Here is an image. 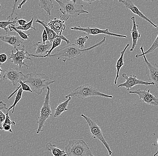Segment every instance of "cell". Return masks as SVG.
Returning a JSON list of instances; mask_svg holds the SVG:
<instances>
[{
  "instance_id": "16",
  "label": "cell",
  "mask_w": 158,
  "mask_h": 156,
  "mask_svg": "<svg viewBox=\"0 0 158 156\" xmlns=\"http://www.w3.org/2000/svg\"><path fill=\"white\" fill-rule=\"evenodd\" d=\"M35 23H39V24H41V25L44 27V29H45L46 32H47V35H48V40H49V42H50V43H52V41L54 39L58 38V37L61 38V39H62V40L65 41L67 44H69L70 43V40H68L63 35L61 36L57 35L54 31H53L51 28L49 27L48 25V23L45 22L44 21L40 20L37 19L35 20Z\"/></svg>"
},
{
  "instance_id": "6",
  "label": "cell",
  "mask_w": 158,
  "mask_h": 156,
  "mask_svg": "<svg viewBox=\"0 0 158 156\" xmlns=\"http://www.w3.org/2000/svg\"><path fill=\"white\" fill-rule=\"evenodd\" d=\"M50 88L48 86L44 103L40 109L38 120L36 122L38 124V128L36 131L37 134H39L43 131V128L44 127L45 121L52 115V109L50 105Z\"/></svg>"
},
{
  "instance_id": "44",
  "label": "cell",
  "mask_w": 158,
  "mask_h": 156,
  "mask_svg": "<svg viewBox=\"0 0 158 156\" xmlns=\"http://www.w3.org/2000/svg\"><path fill=\"white\" fill-rule=\"evenodd\" d=\"M1 8H2V6H1V3H0V10H1Z\"/></svg>"
},
{
  "instance_id": "27",
  "label": "cell",
  "mask_w": 158,
  "mask_h": 156,
  "mask_svg": "<svg viewBox=\"0 0 158 156\" xmlns=\"http://www.w3.org/2000/svg\"><path fill=\"white\" fill-rule=\"evenodd\" d=\"M89 36H80L76 38L74 44L77 45L80 49H85V43L87 42Z\"/></svg>"
},
{
  "instance_id": "2",
  "label": "cell",
  "mask_w": 158,
  "mask_h": 156,
  "mask_svg": "<svg viewBox=\"0 0 158 156\" xmlns=\"http://www.w3.org/2000/svg\"><path fill=\"white\" fill-rule=\"evenodd\" d=\"M23 82L28 84L32 92L40 95L47 87L56 82L44 73H28L24 75Z\"/></svg>"
},
{
  "instance_id": "11",
  "label": "cell",
  "mask_w": 158,
  "mask_h": 156,
  "mask_svg": "<svg viewBox=\"0 0 158 156\" xmlns=\"http://www.w3.org/2000/svg\"><path fill=\"white\" fill-rule=\"evenodd\" d=\"M143 56L144 58L146 75L148 79L150 82L154 83V85H155L158 90V65L155 63L149 62L146 55H143Z\"/></svg>"
},
{
  "instance_id": "26",
  "label": "cell",
  "mask_w": 158,
  "mask_h": 156,
  "mask_svg": "<svg viewBox=\"0 0 158 156\" xmlns=\"http://www.w3.org/2000/svg\"><path fill=\"white\" fill-rule=\"evenodd\" d=\"M23 92V90L22 88L20 86V87L19 88L18 90L17 91V93L16 95L15 98V101L14 102L13 104H12V106L10 107L9 108H8L7 111L9 112L11 109H12V113H14L15 108V106H16L17 103L19 102V101L21 99Z\"/></svg>"
},
{
  "instance_id": "15",
  "label": "cell",
  "mask_w": 158,
  "mask_h": 156,
  "mask_svg": "<svg viewBox=\"0 0 158 156\" xmlns=\"http://www.w3.org/2000/svg\"><path fill=\"white\" fill-rule=\"evenodd\" d=\"M0 40L11 45L15 49L20 46L24 41L18 34L16 35H11L7 34L0 35Z\"/></svg>"
},
{
  "instance_id": "33",
  "label": "cell",
  "mask_w": 158,
  "mask_h": 156,
  "mask_svg": "<svg viewBox=\"0 0 158 156\" xmlns=\"http://www.w3.org/2000/svg\"><path fill=\"white\" fill-rule=\"evenodd\" d=\"M6 115L2 110L0 111V130H3L4 122L6 120Z\"/></svg>"
},
{
  "instance_id": "24",
  "label": "cell",
  "mask_w": 158,
  "mask_h": 156,
  "mask_svg": "<svg viewBox=\"0 0 158 156\" xmlns=\"http://www.w3.org/2000/svg\"><path fill=\"white\" fill-rule=\"evenodd\" d=\"M158 48V34L157 37H156L155 41L153 42L152 45H151V47L148 49L146 52H144V49L143 46H141L140 47V50L142 51V54L138 55L137 54L135 56L136 58H138L139 57H142L143 55H147L148 54H151L153 53L155 50H156Z\"/></svg>"
},
{
  "instance_id": "25",
  "label": "cell",
  "mask_w": 158,
  "mask_h": 156,
  "mask_svg": "<svg viewBox=\"0 0 158 156\" xmlns=\"http://www.w3.org/2000/svg\"><path fill=\"white\" fill-rule=\"evenodd\" d=\"M15 24H10L8 26L10 32H15L18 33L20 37L24 40H29V36L30 34H27L22 30H19V29H17L15 27Z\"/></svg>"
},
{
  "instance_id": "18",
  "label": "cell",
  "mask_w": 158,
  "mask_h": 156,
  "mask_svg": "<svg viewBox=\"0 0 158 156\" xmlns=\"http://www.w3.org/2000/svg\"><path fill=\"white\" fill-rule=\"evenodd\" d=\"M131 19L133 22V27L132 29L130 30L131 36L132 39V45L131 48H130V52H133L137 45L138 40L140 39L141 37V34L139 33L138 27L139 25L136 23V18L134 16H132L131 18Z\"/></svg>"
},
{
  "instance_id": "39",
  "label": "cell",
  "mask_w": 158,
  "mask_h": 156,
  "mask_svg": "<svg viewBox=\"0 0 158 156\" xmlns=\"http://www.w3.org/2000/svg\"><path fill=\"white\" fill-rule=\"evenodd\" d=\"M4 109L7 110L8 108L6 107V104L4 103L3 101H0V111L4 110Z\"/></svg>"
},
{
  "instance_id": "43",
  "label": "cell",
  "mask_w": 158,
  "mask_h": 156,
  "mask_svg": "<svg viewBox=\"0 0 158 156\" xmlns=\"http://www.w3.org/2000/svg\"><path fill=\"white\" fill-rule=\"evenodd\" d=\"M142 1H145V2H154L155 0H142Z\"/></svg>"
},
{
  "instance_id": "19",
  "label": "cell",
  "mask_w": 158,
  "mask_h": 156,
  "mask_svg": "<svg viewBox=\"0 0 158 156\" xmlns=\"http://www.w3.org/2000/svg\"><path fill=\"white\" fill-rule=\"evenodd\" d=\"M52 46V43L49 42L47 44H44L43 42H39L35 43L32 45L34 47L35 54L38 56H43L47 54Z\"/></svg>"
},
{
  "instance_id": "35",
  "label": "cell",
  "mask_w": 158,
  "mask_h": 156,
  "mask_svg": "<svg viewBox=\"0 0 158 156\" xmlns=\"http://www.w3.org/2000/svg\"><path fill=\"white\" fill-rule=\"evenodd\" d=\"M7 61V56L5 53L0 54V66L4 64Z\"/></svg>"
},
{
  "instance_id": "37",
  "label": "cell",
  "mask_w": 158,
  "mask_h": 156,
  "mask_svg": "<svg viewBox=\"0 0 158 156\" xmlns=\"http://www.w3.org/2000/svg\"><path fill=\"white\" fill-rule=\"evenodd\" d=\"M3 130H4L5 131H8L10 133H12L13 131L11 129V126L10 124H3Z\"/></svg>"
},
{
  "instance_id": "17",
  "label": "cell",
  "mask_w": 158,
  "mask_h": 156,
  "mask_svg": "<svg viewBox=\"0 0 158 156\" xmlns=\"http://www.w3.org/2000/svg\"><path fill=\"white\" fill-rule=\"evenodd\" d=\"M48 25L50 28L54 31L57 35H62L63 32L66 29L65 21L61 19L55 18L53 20L49 19Z\"/></svg>"
},
{
  "instance_id": "36",
  "label": "cell",
  "mask_w": 158,
  "mask_h": 156,
  "mask_svg": "<svg viewBox=\"0 0 158 156\" xmlns=\"http://www.w3.org/2000/svg\"><path fill=\"white\" fill-rule=\"evenodd\" d=\"M42 41H43V43H44V44H45V42L48 40V35H47V32H46L45 29L43 30V32H42Z\"/></svg>"
},
{
  "instance_id": "5",
  "label": "cell",
  "mask_w": 158,
  "mask_h": 156,
  "mask_svg": "<svg viewBox=\"0 0 158 156\" xmlns=\"http://www.w3.org/2000/svg\"><path fill=\"white\" fill-rule=\"evenodd\" d=\"M66 156H94L89 147L84 140H70L65 146Z\"/></svg>"
},
{
  "instance_id": "20",
  "label": "cell",
  "mask_w": 158,
  "mask_h": 156,
  "mask_svg": "<svg viewBox=\"0 0 158 156\" xmlns=\"http://www.w3.org/2000/svg\"><path fill=\"white\" fill-rule=\"evenodd\" d=\"M129 44H128L126 45L125 47H124L123 50L120 52V57H119L118 61L116 62V65H115V68L116 69V77H115V79L114 81V84L116 85L117 83V81L118 77H119V72L121 68L124 65V61H123V57H124V54L125 51H126L128 47H129Z\"/></svg>"
},
{
  "instance_id": "21",
  "label": "cell",
  "mask_w": 158,
  "mask_h": 156,
  "mask_svg": "<svg viewBox=\"0 0 158 156\" xmlns=\"http://www.w3.org/2000/svg\"><path fill=\"white\" fill-rule=\"evenodd\" d=\"M72 97H69L67 99V100L64 101V102L58 104V106L55 109V112H54V117L55 118L59 117L64 112L69 111V109L68 108V106L70 101L72 100Z\"/></svg>"
},
{
  "instance_id": "38",
  "label": "cell",
  "mask_w": 158,
  "mask_h": 156,
  "mask_svg": "<svg viewBox=\"0 0 158 156\" xmlns=\"http://www.w3.org/2000/svg\"><path fill=\"white\" fill-rule=\"evenodd\" d=\"M16 20V23H19V26H23L25 25L27 23V21L23 19H18L17 17L15 18Z\"/></svg>"
},
{
  "instance_id": "42",
  "label": "cell",
  "mask_w": 158,
  "mask_h": 156,
  "mask_svg": "<svg viewBox=\"0 0 158 156\" xmlns=\"http://www.w3.org/2000/svg\"><path fill=\"white\" fill-rule=\"evenodd\" d=\"M5 72L4 70H2V68L1 67V66H0V77L2 76V72Z\"/></svg>"
},
{
  "instance_id": "13",
  "label": "cell",
  "mask_w": 158,
  "mask_h": 156,
  "mask_svg": "<svg viewBox=\"0 0 158 156\" xmlns=\"http://www.w3.org/2000/svg\"><path fill=\"white\" fill-rule=\"evenodd\" d=\"M5 72L3 80L9 81L14 86L17 85L19 83V81H23L24 78V74L22 72L11 68L5 70Z\"/></svg>"
},
{
  "instance_id": "10",
  "label": "cell",
  "mask_w": 158,
  "mask_h": 156,
  "mask_svg": "<svg viewBox=\"0 0 158 156\" xmlns=\"http://www.w3.org/2000/svg\"><path fill=\"white\" fill-rule=\"evenodd\" d=\"M122 78L125 80V82L123 83L120 84L118 86V88H125L128 91L137 85L150 86L154 85V83L151 82H146L143 80L137 78V77L133 75L127 76L125 73H123L122 75Z\"/></svg>"
},
{
  "instance_id": "45",
  "label": "cell",
  "mask_w": 158,
  "mask_h": 156,
  "mask_svg": "<svg viewBox=\"0 0 158 156\" xmlns=\"http://www.w3.org/2000/svg\"><path fill=\"white\" fill-rule=\"evenodd\" d=\"M0 92H1V91H0Z\"/></svg>"
},
{
  "instance_id": "30",
  "label": "cell",
  "mask_w": 158,
  "mask_h": 156,
  "mask_svg": "<svg viewBox=\"0 0 158 156\" xmlns=\"http://www.w3.org/2000/svg\"><path fill=\"white\" fill-rule=\"evenodd\" d=\"M62 40H63L62 39H61V38H59V37H58V38L54 39V40L52 41V46H51L50 50H49V51H48V53H47L46 55H43V56H47L51 55V53H52V51H53V50H54V49L57 48L58 46H60Z\"/></svg>"
},
{
  "instance_id": "31",
  "label": "cell",
  "mask_w": 158,
  "mask_h": 156,
  "mask_svg": "<svg viewBox=\"0 0 158 156\" xmlns=\"http://www.w3.org/2000/svg\"><path fill=\"white\" fill-rule=\"evenodd\" d=\"M19 0H13L12 7L11 12L10 14L7 17L8 20H12L14 19V15L17 14L16 9L17 6L19 2Z\"/></svg>"
},
{
  "instance_id": "8",
  "label": "cell",
  "mask_w": 158,
  "mask_h": 156,
  "mask_svg": "<svg viewBox=\"0 0 158 156\" xmlns=\"http://www.w3.org/2000/svg\"><path fill=\"white\" fill-rule=\"evenodd\" d=\"M16 52L14 53L13 50H11V53L10 54L9 58L11 60V63L16 66H18L19 69H21L23 66H25L27 69L29 68V66L26 65L23 62L25 59L31 60V58L26 56L27 54L28 53V51H25V46L23 45L21 50H19L17 48H16Z\"/></svg>"
},
{
  "instance_id": "34",
  "label": "cell",
  "mask_w": 158,
  "mask_h": 156,
  "mask_svg": "<svg viewBox=\"0 0 158 156\" xmlns=\"http://www.w3.org/2000/svg\"><path fill=\"white\" fill-rule=\"evenodd\" d=\"M6 120L4 122V124H10L11 126L13 125V126H15L16 122L15 121H12L11 120L10 116L9 115V112L7 111L6 113Z\"/></svg>"
},
{
  "instance_id": "41",
  "label": "cell",
  "mask_w": 158,
  "mask_h": 156,
  "mask_svg": "<svg viewBox=\"0 0 158 156\" xmlns=\"http://www.w3.org/2000/svg\"><path fill=\"white\" fill-rule=\"evenodd\" d=\"M81 1L85 2L91 5L94 2L96 1H100V0H81Z\"/></svg>"
},
{
  "instance_id": "12",
  "label": "cell",
  "mask_w": 158,
  "mask_h": 156,
  "mask_svg": "<svg viewBox=\"0 0 158 156\" xmlns=\"http://www.w3.org/2000/svg\"><path fill=\"white\" fill-rule=\"evenodd\" d=\"M128 93L137 95L140 99L146 104L152 106H158V98L151 93L150 90L137 89L135 91H128Z\"/></svg>"
},
{
  "instance_id": "3",
  "label": "cell",
  "mask_w": 158,
  "mask_h": 156,
  "mask_svg": "<svg viewBox=\"0 0 158 156\" xmlns=\"http://www.w3.org/2000/svg\"><path fill=\"white\" fill-rule=\"evenodd\" d=\"M60 6L59 11L62 13L60 18L67 21L71 17L78 16L83 14H89L88 11L84 10L83 5L77 4L76 0H54Z\"/></svg>"
},
{
  "instance_id": "29",
  "label": "cell",
  "mask_w": 158,
  "mask_h": 156,
  "mask_svg": "<svg viewBox=\"0 0 158 156\" xmlns=\"http://www.w3.org/2000/svg\"><path fill=\"white\" fill-rule=\"evenodd\" d=\"M16 23V20L15 19L14 20L11 21L7 20L6 21H0V28L4 30L6 34H7L8 32V29L7 28V27L10 24H15Z\"/></svg>"
},
{
  "instance_id": "22",
  "label": "cell",
  "mask_w": 158,
  "mask_h": 156,
  "mask_svg": "<svg viewBox=\"0 0 158 156\" xmlns=\"http://www.w3.org/2000/svg\"><path fill=\"white\" fill-rule=\"evenodd\" d=\"M45 147L47 150L51 152L54 156H66V154L64 150H62L58 148L51 142L47 143Z\"/></svg>"
},
{
  "instance_id": "14",
  "label": "cell",
  "mask_w": 158,
  "mask_h": 156,
  "mask_svg": "<svg viewBox=\"0 0 158 156\" xmlns=\"http://www.w3.org/2000/svg\"><path fill=\"white\" fill-rule=\"evenodd\" d=\"M118 1L119 3L123 5L126 8L131 11L133 14L138 15L140 18L148 21L155 28H157L158 26L153 23L150 20V19L148 18L147 16L143 14V12L139 10V9L135 5L131 0H118Z\"/></svg>"
},
{
  "instance_id": "4",
  "label": "cell",
  "mask_w": 158,
  "mask_h": 156,
  "mask_svg": "<svg viewBox=\"0 0 158 156\" xmlns=\"http://www.w3.org/2000/svg\"><path fill=\"white\" fill-rule=\"evenodd\" d=\"M92 96H100L108 99H112L113 96L105 94L100 91L95 87L89 84H85L79 86L65 96L68 99L69 97H76L79 99H84Z\"/></svg>"
},
{
  "instance_id": "28",
  "label": "cell",
  "mask_w": 158,
  "mask_h": 156,
  "mask_svg": "<svg viewBox=\"0 0 158 156\" xmlns=\"http://www.w3.org/2000/svg\"><path fill=\"white\" fill-rule=\"evenodd\" d=\"M33 20H34V19H33V18H32L29 22L26 23L25 25L23 26L15 25V27H16L17 29L22 31H27L30 29H32L35 31L36 29L33 26Z\"/></svg>"
},
{
  "instance_id": "7",
  "label": "cell",
  "mask_w": 158,
  "mask_h": 156,
  "mask_svg": "<svg viewBox=\"0 0 158 156\" xmlns=\"http://www.w3.org/2000/svg\"><path fill=\"white\" fill-rule=\"evenodd\" d=\"M81 116L85 120L88 125L89 131L93 138L100 141L107 150L109 155L111 156L112 154V151L110 150L109 145L106 141L100 127L89 116H86L84 114H81Z\"/></svg>"
},
{
  "instance_id": "23",
  "label": "cell",
  "mask_w": 158,
  "mask_h": 156,
  "mask_svg": "<svg viewBox=\"0 0 158 156\" xmlns=\"http://www.w3.org/2000/svg\"><path fill=\"white\" fill-rule=\"evenodd\" d=\"M39 6L46 12L47 15H51V11L54 7L52 0H39Z\"/></svg>"
},
{
  "instance_id": "9",
  "label": "cell",
  "mask_w": 158,
  "mask_h": 156,
  "mask_svg": "<svg viewBox=\"0 0 158 156\" xmlns=\"http://www.w3.org/2000/svg\"><path fill=\"white\" fill-rule=\"evenodd\" d=\"M70 29L72 30L78 31L85 32L88 35L95 36L99 35V34H105L110 36H115L117 37H122L124 38H126L127 37L126 35H120V34L110 32L108 28L106 29H101L98 28H95V27H83L79 25L78 26L72 27H70Z\"/></svg>"
},
{
  "instance_id": "32",
  "label": "cell",
  "mask_w": 158,
  "mask_h": 156,
  "mask_svg": "<svg viewBox=\"0 0 158 156\" xmlns=\"http://www.w3.org/2000/svg\"><path fill=\"white\" fill-rule=\"evenodd\" d=\"M19 83L20 84L21 87L23 91L32 93V91H31L30 87L29 86L28 84L26 83H24L21 80L19 81Z\"/></svg>"
},
{
  "instance_id": "1",
  "label": "cell",
  "mask_w": 158,
  "mask_h": 156,
  "mask_svg": "<svg viewBox=\"0 0 158 156\" xmlns=\"http://www.w3.org/2000/svg\"><path fill=\"white\" fill-rule=\"evenodd\" d=\"M105 37H104L103 39L101 40L97 44H95L93 46H90L86 49H81L78 48L75 44H68L67 46L63 47L61 49H58L56 53L50 55L49 56H38V55H33V54H28L27 55L29 56H33L37 58H46V57H51V58H58V60L60 59H62V61L64 63H66V61H70L73 59H76L80 57L81 55H83L85 53H87L90 50L94 49L96 47L102 45L106 41Z\"/></svg>"
},
{
  "instance_id": "40",
  "label": "cell",
  "mask_w": 158,
  "mask_h": 156,
  "mask_svg": "<svg viewBox=\"0 0 158 156\" xmlns=\"http://www.w3.org/2000/svg\"><path fill=\"white\" fill-rule=\"evenodd\" d=\"M27 1H28V0H23V1H22L19 4V5L18 6V9H21L22 8V6H23V5L24 4H25L27 2Z\"/></svg>"
}]
</instances>
